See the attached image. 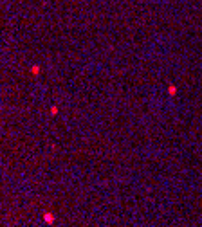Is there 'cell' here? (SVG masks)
I'll use <instances>...</instances> for the list:
<instances>
[{
    "label": "cell",
    "instance_id": "6da1fadb",
    "mask_svg": "<svg viewBox=\"0 0 202 227\" xmlns=\"http://www.w3.org/2000/svg\"><path fill=\"white\" fill-rule=\"evenodd\" d=\"M43 220H45L47 223H53V222H54V218H53L51 213H45V215H43Z\"/></svg>",
    "mask_w": 202,
    "mask_h": 227
},
{
    "label": "cell",
    "instance_id": "7a4b0ae2",
    "mask_svg": "<svg viewBox=\"0 0 202 227\" xmlns=\"http://www.w3.org/2000/svg\"><path fill=\"white\" fill-rule=\"evenodd\" d=\"M31 72H33V74H38V72H40V67H33Z\"/></svg>",
    "mask_w": 202,
    "mask_h": 227
}]
</instances>
